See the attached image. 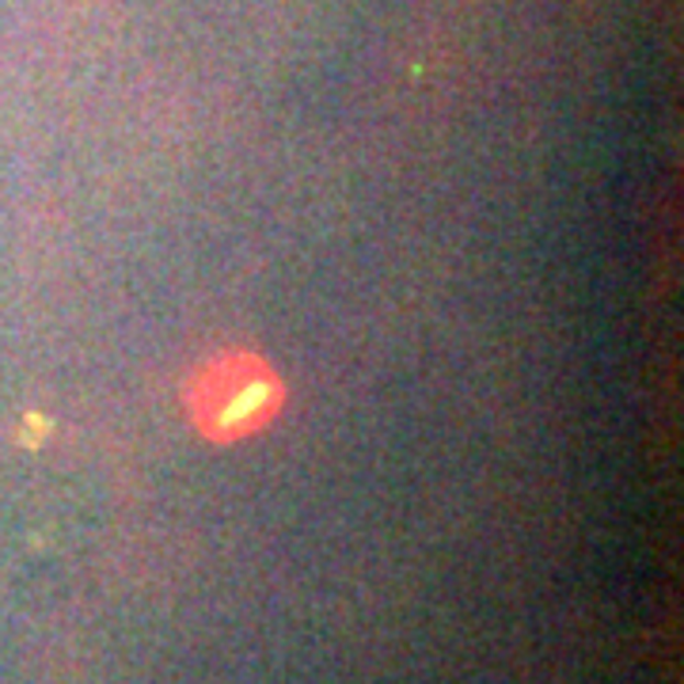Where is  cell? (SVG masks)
Masks as SVG:
<instances>
[{
    "instance_id": "6da1fadb",
    "label": "cell",
    "mask_w": 684,
    "mask_h": 684,
    "mask_svg": "<svg viewBox=\"0 0 684 684\" xmlns=\"http://www.w3.org/2000/svg\"><path fill=\"white\" fill-rule=\"evenodd\" d=\"M194 430L213 445L262 434L285 407V381L262 354L225 350L202 361L183 392Z\"/></svg>"
}]
</instances>
